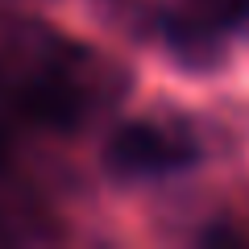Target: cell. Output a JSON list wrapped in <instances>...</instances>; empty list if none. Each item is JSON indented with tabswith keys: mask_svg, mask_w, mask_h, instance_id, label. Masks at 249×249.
Instances as JSON below:
<instances>
[{
	"mask_svg": "<svg viewBox=\"0 0 249 249\" xmlns=\"http://www.w3.org/2000/svg\"><path fill=\"white\" fill-rule=\"evenodd\" d=\"M191 162V145L183 137L166 133L158 124H121L112 137L104 142V166L116 178H145V175H166Z\"/></svg>",
	"mask_w": 249,
	"mask_h": 249,
	"instance_id": "1",
	"label": "cell"
},
{
	"mask_svg": "<svg viewBox=\"0 0 249 249\" xmlns=\"http://www.w3.org/2000/svg\"><path fill=\"white\" fill-rule=\"evenodd\" d=\"M17 112L29 124H42V129H75L79 112H83V100L71 79L50 75V79H34L17 91Z\"/></svg>",
	"mask_w": 249,
	"mask_h": 249,
	"instance_id": "2",
	"label": "cell"
},
{
	"mask_svg": "<svg viewBox=\"0 0 249 249\" xmlns=\"http://www.w3.org/2000/svg\"><path fill=\"white\" fill-rule=\"evenodd\" d=\"M170 46H175L183 67H208L216 58V34L204 17H187L170 25Z\"/></svg>",
	"mask_w": 249,
	"mask_h": 249,
	"instance_id": "3",
	"label": "cell"
},
{
	"mask_svg": "<svg viewBox=\"0 0 249 249\" xmlns=\"http://www.w3.org/2000/svg\"><path fill=\"white\" fill-rule=\"evenodd\" d=\"M4 162H9V137L0 133V166H4Z\"/></svg>",
	"mask_w": 249,
	"mask_h": 249,
	"instance_id": "4",
	"label": "cell"
}]
</instances>
